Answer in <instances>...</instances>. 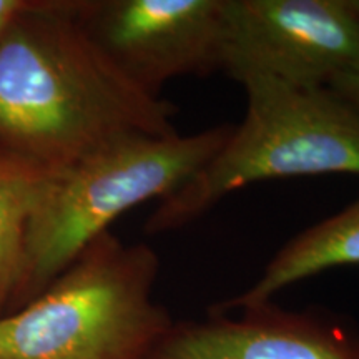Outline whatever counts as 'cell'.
Segmentation results:
<instances>
[{
  "mask_svg": "<svg viewBox=\"0 0 359 359\" xmlns=\"http://www.w3.org/2000/svg\"><path fill=\"white\" fill-rule=\"evenodd\" d=\"M246 115L219 151L160 200L147 235L187 226L238 188L268 180L359 175V109L330 87H294L268 77L240 82Z\"/></svg>",
  "mask_w": 359,
  "mask_h": 359,
  "instance_id": "3",
  "label": "cell"
},
{
  "mask_svg": "<svg viewBox=\"0 0 359 359\" xmlns=\"http://www.w3.org/2000/svg\"><path fill=\"white\" fill-rule=\"evenodd\" d=\"M233 127L223 123L193 135H133L47 175L27 228L13 311L34 302L125 212L167 198L185 185L218 154Z\"/></svg>",
  "mask_w": 359,
  "mask_h": 359,
  "instance_id": "2",
  "label": "cell"
},
{
  "mask_svg": "<svg viewBox=\"0 0 359 359\" xmlns=\"http://www.w3.org/2000/svg\"><path fill=\"white\" fill-rule=\"evenodd\" d=\"M35 0L0 35V151L52 175L133 135L177 133V107L133 85L79 24Z\"/></svg>",
  "mask_w": 359,
  "mask_h": 359,
  "instance_id": "1",
  "label": "cell"
},
{
  "mask_svg": "<svg viewBox=\"0 0 359 359\" xmlns=\"http://www.w3.org/2000/svg\"><path fill=\"white\" fill-rule=\"evenodd\" d=\"M222 72L306 88L359 72V0H224Z\"/></svg>",
  "mask_w": 359,
  "mask_h": 359,
  "instance_id": "5",
  "label": "cell"
},
{
  "mask_svg": "<svg viewBox=\"0 0 359 359\" xmlns=\"http://www.w3.org/2000/svg\"><path fill=\"white\" fill-rule=\"evenodd\" d=\"M79 24L142 92L222 70L224 0H80Z\"/></svg>",
  "mask_w": 359,
  "mask_h": 359,
  "instance_id": "6",
  "label": "cell"
},
{
  "mask_svg": "<svg viewBox=\"0 0 359 359\" xmlns=\"http://www.w3.org/2000/svg\"><path fill=\"white\" fill-rule=\"evenodd\" d=\"M353 264H359V198L334 217L291 238L245 293L215 303L208 311L231 313L271 302L273 296L293 283L320 275L326 269Z\"/></svg>",
  "mask_w": 359,
  "mask_h": 359,
  "instance_id": "8",
  "label": "cell"
},
{
  "mask_svg": "<svg viewBox=\"0 0 359 359\" xmlns=\"http://www.w3.org/2000/svg\"><path fill=\"white\" fill-rule=\"evenodd\" d=\"M47 175L0 151V316L15 308L27 228Z\"/></svg>",
  "mask_w": 359,
  "mask_h": 359,
  "instance_id": "9",
  "label": "cell"
},
{
  "mask_svg": "<svg viewBox=\"0 0 359 359\" xmlns=\"http://www.w3.org/2000/svg\"><path fill=\"white\" fill-rule=\"evenodd\" d=\"M173 321L147 359H359V331L334 314L273 302Z\"/></svg>",
  "mask_w": 359,
  "mask_h": 359,
  "instance_id": "7",
  "label": "cell"
},
{
  "mask_svg": "<svg viewBox=\"0 0 359 359\" xmlns=\"http://www.w3.org/2000/svg\"><path fill=\"white\" fill-rule=\"evenodd\" d=\"M160 258L102 233L34 302L0 316V359H147L173 325Z\"/></svg>",
  "mask_w": 359,
  "mask_h": 359,
  "instance_id": "4",
  "label": "cell"
},
{
  "mask_svg": "<svg viewBox=\"0 0 359 359\" xmlns=\"http://www.w3.org/2000/svg\"><path fill=\"white\" fill-rule=\"evenodd\" d=\"M327 87L338 93L339 97H343L344 100L353 103L356 109H359V72L338 77L327 85Z\"/></svg>",
  "mask_w": 359,
  "mask_h": 359,
  "instance_id": "10",
  "label": "cell"
}]
</instances>
